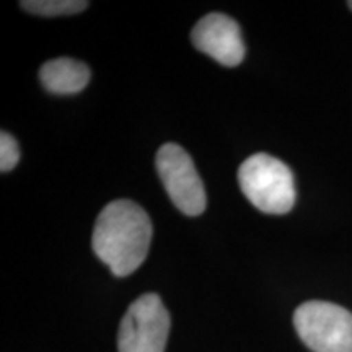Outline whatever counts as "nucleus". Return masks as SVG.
Returning a JSON list of instances; mask_svg holds the SVG:
<instances>
[{"mask_svg": "<svg viewBox=\"0 0 352 352\" xmlns=\"http://www.w3.org/2000/svg\"><path fill=\"white\" fill-rule=\"evenodd\" d=\"M152 222L138 202L116 199L104 206L96 219L91 246L116 277L134 272L147 258Z\"/></svg>", "mask_w": 352, "mask_h": 352, "instance_id": "nucleus-1", "label": "nucleus"}, {"mask_svg": "<svg viewBox=\"0 0 352 352\" xmlns=\"http://www.w3.org/2000/svg\"><path fill=\"white\" fill-rule=\"evenodd\" d=\"M239 183L246 199L264 214H287L296 204L292 170L267 153H254L246 158L239 168Z\"/></svg>", "mask_w": 352, "mask_h": 352, "instance_id": "nucleus-2", "label": "nucleus"}, {"mask_svg": "<svg viewBox=\"0 0 352 352\" xmlns=\"http://www.w3.org/2000/svg\"><path fill=\"white\" fill-rule=\"evenodd\" d=\"M294 327L314 352H352V314L336 303H302L294 314Z\"/></svg>", "mask_w": 352, "mask_h": 352, "instance_id": "nucleus-3", "label": "nucleus"}, {"mask_svg": "<svg viewBox=\"0 0 352 352\" xmlns=\"http://www.w3.org/2000/svg\"><path fill=\"white\" fill-rule=\"evenodd\" d=\"M170 314L157 294H144L131 303L118 333L120 352H165Z\"/></svg>", "mask_w": 352, "mask_h": 352, "instance_id": "nucleus-4", "label": "nucleus"}, {"mask_svg": "<svg viewBox=\"0 0 352 352\" xmlns=\"http://www.w3.org/2000/svg\"><path fill=\"white\" fill-rule=\"evenodd\" d=\"M158 176L175 208L189 217L206 210L208 197L192 158L182 145L168 142L158 148L155 157Z\"/></svg>", "mask_w": 352, "mask_h": 352, "instance_id": "nucleus-5", "label": "nucleus"}, {"mask_svg": "<svg viewBox=\"0 0 352 352\" xmlns=\"http://www.w3.org/2000/svg\"><path fill=\"white\" fill-rule=\"evenodd\" d=\"M196 50L219 64L235 67L245 59V43L240 25L223 13H209L197 21L191 33Z\"/></svg>", "mask_w": 352, "mask_h": 352, "instance_id": "nucleus-6", "label": "nucleus"}, {"mask_svg": "<svg viewBox=\"0 0 352 352\" xmlns=\"http://www.w3.org/2000/svg\"><path fill=\"white\" fill-rule=\"evenodd\" d=\"M91 78L90 67L70 57L51 59L39 69V80L54 95H74L82 91Z\"/></svg>", "mask_w": 352, "mask_h": 352, "instance_id": "nucleus-7", "label": "nucleus"}, {"mask_svg": "<svg viewBox=\"0 0 352 352\" xmlns=\"http://www.w3.org/2000/svg\"><path fill=\"white\" fill-rule=\"evenodd\" d=\"M20 7L34 15L60 16L87 10L88 2H83V0H23L20 2Z\"/></svg>", "mask_w": 352, "mask_h": 352, "instance_id": "nucleus-8", "label": "nucleus"}, {"mask_svg": "<svg viewBox=\"0 0 352 352\" xmlns=\"http://www.w3.org/2000/svg\"><path fill=\"white\" fill-rule=\"evenodd\" d=\"M20 160V147L15 138L8 132H0V170L2 173L13 170Z\"/></svg>", "mask_w": 352, "mask_h": 352, "instance_id": "nucleus-9", "label": "nucleus"}, {"mask_svg": "<svg viewBox=\"0 0 352 352\" xmlns=\"http://www.w3.org/2000/svg\"><path fill=\"white\" fill-rule=\"evenodd\" d=\"M347 7H349L351 10H352V0H349V2H347Z\"/></svg>", "mask_w": 352, "mask_h": 352, "instance_id": "nucleus-10", "label": "nucleus"}]
</instances>
